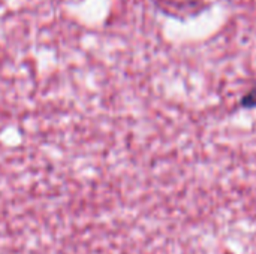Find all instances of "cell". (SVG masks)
I'll return each instance as SVG.
<instances>
[{
	"label": "cell",
	"instance_id": "1",
	"mask_svg": "<svg viewBox=\"0 0 256 254\" xmlns=\"http://www.w3.org/2000/svg\"><path fill=\"white\" fill-rule=\"evenodd\" d=\"M242 103L246 108H256V85L244 96V99H243Z\"/></svg>",
	"mask_w": 256,
	"mask_h": 254
}]
</instances>
